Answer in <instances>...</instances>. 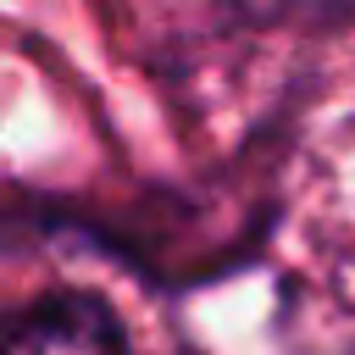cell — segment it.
<instances>
[{
  "label": "cell",
  "mask_w": 355,
  "mask_h": 355,
  "mask_svg": "<svg viewBox=\"0 0 355 355\" xmlns=\"http://www.w3.org/2000/svg\"><path fill=\"white\" fill-rule=\"evenodd\" d=\"M6 355H133V349H128L122 316L100 294L44 288L11 316Z\"/></svg>",
  "instance_id": "obj_1"
},
{
  "label": "cell",
  "mask_w": 355,
  "mask_h": 355,
  "mask_svg": "<svg viewBox=\"0 0 355 355\" xmlns=\"http://www.w3.org/2000/svg\"><path fill=\"white\" fill-rule=\"evenodd\" d=\"M277 6H288V11H311V17H322V11H349L355 0H277Z\"/></svg>",
  "instance_id": "obj_2"
}]
</instances>
